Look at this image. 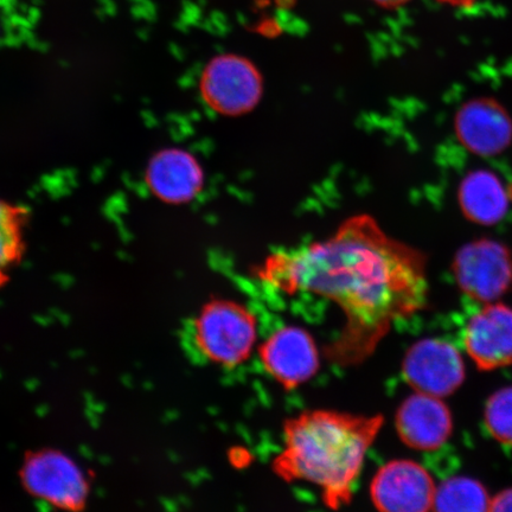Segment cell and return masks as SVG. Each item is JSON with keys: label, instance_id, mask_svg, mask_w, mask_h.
Instances as JSON below:
<instances>
[{"label": "cell", "instance_id": "6da1fadb", "mask_svg": "<svg viewBox=\"0 0 512 512\" xmlns=\"http://www.w3.org/2000/svg\"><path fill=\"white\" fill-rule=\"evenodd\" d=\"M255 275L275 290L316 294L342 310L341 335L326 351L341 366L366 360L395 323L427 304L425 254L390 238L367 214L349 217L325 240L278 249Z\"/></svg>", "mask_w": 512, "mask_h": 512}, {"label": "cell", "instance_id": "7a4b0ae2", "mask_svg": "<svg viewBox=\"0 0 512 512\" xmlns=\"http://www.w3.org/2000/svg\"><path fill=\"white\" fill-rule=\"evenodd\" d=\"M383 416L315 409L287 419L284 447L273 462L286 482L317 486L326 507L351 502L364 460L381 431Z\"/></svg>", "mask_w": 512, "mask_h": 512}, {"label": "cell", "instance_id": "3957f363", "mask_svg": "<svg viewBox=\"0 0 512 512\" xmlns=\"http://www.w3.org/2000/svg\"><path fill=\"white\" fill-rule=\"evenodd\" d=\"M188 335L190 349L202 360L235 368L252 355L258 319L247 306L234 300H211L192 320Z\"/></svg>", "mask_w": 512, "mask_h": 512}, {"label": "cell", "instance_id": "277c9868", "mask_svg": "<svg viewBox=\"0 0 512 512\" xmlns=\"http://www.w3.org/2000/svg\"><path fill=\"white\" fill-rule=\"evenodd\" d=\"M200 93L211 111L240 117L259 105L264 80L258 68L245 57L220 55L203 69Z\"/></svg>", "mask_w": 512, "mask_h": 512}, {"label": "cell", "instance_id": "5b68a950", "mask_svg": "<svg viewBox=\"0 0 512 512\" xmlns=\"http://www.w3.org/2000/svg\"><path fill=\"white\" fill-rule=\"evenodd\" d=\"M452 270L465 296L479 303H495L512 286V253L497 240H475L459 249Z\"/></svg>", "mask_w": 512, "mask_h": 512}, {"label": "cell", "instance_id": "8992f818", "mask_svg": "<svg viewBox=\"0 0 512 512\" xmlns=\"http://www.w3.org/2000/svg\"><path fill=\"white\" fill-rule=\"evenodd\" d=\"M402 373L416 393L445 398L462 386L465 367L462 356L451 343L428 338L408 349Z\"/></svg>", "mask_w": 512, "mask_h": 512}, {"label": "cell", "instance_id": "52a82bcc", "mask_svg": "<svg viewBox=\"0 0 512 512\" xmlns=\"http://www.w3.org/2000/svg\"><path fill=\"white\" fill-rule=\"evenodd\" d=\"M433 479L413 460H393L380 467L370 484L379 512H430L435 496Z\"/></svg>", "mask_w": 512, "mask_h": 512}, {"label": "cell", "instance_id": "ba28073f", "mask_svg": "<svg viewBox=\"0 0 512 512\" xmlns=\"http://www.w3.org/2000/svg\"><path fill=\"white\" fill-rule=\"evenodd\" d=\"M266 373L285 389L310 381L318 373L320 358L315 338L299 326H284L259 349Z\"/></svg>", "mask_w": 512, "mask_h": 512}, {"label": "cell", "instance_id": "9c48e42d", "mask_svg": "<svg viewBox=\"0 0 512 512\" xmlns=\"http://www.w3.org/2000/svg\"><path fill=\"white\" fill-rule=\"evenodd\" d=\"M454 132L465 149L479 157H494L512 143V118L501 102L476 98L459 108Z\"/></svg>", "mask_w": 512, "mask_h": 512}, {"label": "cell", "instance_id": "30bf717a", "mask_svg": "<svg viewBox=\"0 0 512 512\" xmlns=\"http://www.w3.org/2000/svg\"><path fill=\"white\" fill-rule=\"evenodd\" d=\"M464 345L480 370L512 364V307L485 304L466 324Z\"/></svg>", "mask_w": 512, "mask_h": 512}, {"label": "cell", "instance_id": "8fae6325", "mask_svg": "<svg viewBox=\"0 0 512 512\" xmlns=\"http://www.w3.org/2000/svg\"><path fill=\"white\" fill-rule=\"evenodd\" d=\"M396 431L403 444L419 451H433L451 437L450 409L440 398L415 393L401 403L395 418Z\"/></svg>", "mask_w": 512, "mask_h": 512}, {"label": "cell", "instance_id": "7c38bea8", "mask_svg": "<svg viewBox=\"0 0 512 512\" xmlns=\"http://www.w3.org/2000/svg\"><path fill=\"white\" fill-rule=\"evenodd\" d=\"M145 179L153 196L171 204L195 200L204 187L200 162L190 152L175 147L152 157L146 168Z\"/></svg>", "mask_w": 512, "mask_h": 512}, {"label": "cell", "instance_id": "4fadbf2b", "mask_svg": "<svg viewBox=\"0 0 512 512\" xmlns=\"http://www.w3.org/2000/svg\"><path fill=\"white\" fill-rule=\"evenodd\" d=\"M458 204L467 220L480 226H494L509 210L507 188L495 172L472 170L458 188Z\"/></svg>", "mask_w": 512, "mask_h": 512}, {"label": "cell", "instance_id": "5bb4252c", "mask_svg": "<svg viewBox=\"0 0 512 512\" xmlns=\"http://www.w3.org/2000/svg\"><path fill=\"white\" fill-rule=\"evenodd\" d=\"M29 480L40 494L67 507L75 505L73 502L80 497L79 479L73 467L60 458L37 459L30 466Z\"/></svg>", "mask_w": 512, "mask_h": 512}, {"label": "cell", "instance_id": "9a60e30c", "mask_svg": "<svg viewBox=\"0 0 512 512\" xmlns=\"http://www.w3.org/2000/svg\"><path fill=\"white\" fill-rule=\"evenodd\" d=\"M28 210L0 200V285L21 262L25 248Z\"/></svg>", "mask_w": 512, "mask_h": 512}, {"label": "cell", "instance_id": "2e32d148", "mask_svg": "<svg viewBox=\"0 0 512 512\" xmlns=\"http://www.w3.org/2000/svg\"><path fill=\"white\" fill-rule=\"evenodd\" d=\"M488 491L476 479L453 477L435 491L433 512H489Z\"/></svg>", "mask_w": 512, "mask_h": 512}, {"label": "cell", "instance_id": "e0dca14e", "mask_svg": "<svg viewBox=\"0 0 512 512\" xmlns=\"http://www.w3.org/2000/svg\"><path fill=\"white\" fill-rule=\"evenodd\" d=\"M485 426L499 443L512 446V387L498 390L486 402Z\"/></svg>", "mask_w": 512, "mask_h": 512}, {"label": "cell", "instance_id": "ac0fdd59", "mask_svg": "<svg viewBox=\"0 0 512 512\" xmlns=\"http://www.w3.org/2000/svg\"><path fill=\"white\" fill-rule=\"evenodd\" d=\"M489 512H512V489L498 494L491 502Z\"/></svg>", "mask_w": 512, "mask_h": 512}, {"label": "cell", "instance_id": "d6986e66", "mask_svg": "<svg viewBox=\"0 0 512 512\" xmlns=\"http://www.w3.org/2000/svg\"><path fill=\"white\" fill-rule=\"evenodd\" d=\"M439 2L454 6V8H470L476 0H439Z\"/></svg>", "mask_w": 512, "mask_h": 512}, {"label": "cell", "instance_id": "ffe728a7", "mask_svg": "<svg viewBox=\"0 0 512 512\" xmlns=\"http://www.w3.org/2000/svg\"><path fill=\"white\" fill-rule=\"evenodd\" d=\"M373 2L383 6H398L408 2V0H373Z\"/></svg>", "mask_w": 512, "mask_h": 512}]
</instances>
